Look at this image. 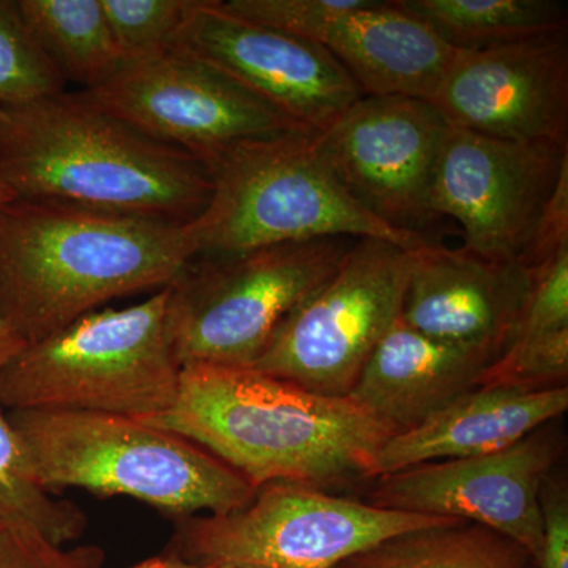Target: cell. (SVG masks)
Wrapping results in <instances>:
<instances>
[{"mask_svg":"<svg viewBox=\"0 0 568 568\" xmlns=\"http://www.w3.org/2000/svg\"><path fill=\"white\" fill-rule=\"evenodd\" d=\"M193 257L186 224L14 197L0 205V313L31 345L112 298L159 293Z\"/></svg>","mask_w":568,"mask_h":568,"instance_id":"cell-1","label":"cell"},{"mask_svg":"<svg viewBox=\"0 0 568 568\" xmlns=\"http://www.w3.org/2000/svg\"><path fill=\"white\" fill-rule=\"evenodd\" d=\"M3 111L0 182L14 197L181 224L211 201L207 163L123 121L89 92Z\"/></svg>","mask_w":568,"mask_h":568,"instance_id":"cell-2","label":"cell"},{"mask_svg":"<svg viewBox=\"0 0 568 568\" xmlns=\"http://www.w3.org/2000/svg\"><path fill=\"white\" fill-rule=\"evenodd\" d=\"M144 422L203 447L254 489L372 477L377 450L392 436L349 398L260 369L207 364L183 365L173 407Z\"/></svg>","mask_w":568,"mask_h":568,"instance_id":"cell-3","label":"cell"},{"mask_svg":"<svg viewBox=\"0 0 568 568\" xmlns=\"http://www.w3.org/2000/svg\"><path fill=\"white\" fill-rule=\"evenodd\" d=\"M44 491L129 496L175 519L245 507L256 489L203 447L166 429L111 414L7 413Z\"/></svg>","mask_w":568,"mask_h":568,"instance_id":"cell-4","label":"cell"},{"mask_svg":"<svg viewBox=\"0 0 568 568\" xmlns=\"http://www.w3.org/2000/svg\"><path fill=\"white\" fill-rule=\"evenodd\" d=\"M181 373L164 287L138 305L95 310L26 346L0 372V409L151 420L173 407Z\"/></svg>","mask_w":568,"mask_h":568,"instance_id":"cell-5","label":"cell"},{"mask_svg":"<svg viewBox=\"0 0 568 568\" xmlns=\"http://www.w3.org/2000/svg\"><path fill=\"white\" fill-rule=\"evenodd\" d=\"M315 132L250 141L209 160L212 196L186 224L194 257L323 237L381 239L403 248L429 244L369 215L336 181Z\"/></svg>","mask_w":568,"mask_h":568,"instance_id":"cell-6","label":"cell"},{"mask_svg":"<svg viewBox=\"0 0 568 568\" xmlns=\"http://www.w3.org/2000/svg\"><path fill=\"white\" fill-rule=\"evenodd\" d=\"M349 237H323L196 256L168 291V328L181 365L252 368L280 324L332 275Z\"/></svg>","mask_w":568,"mask_h":568,"instance_id":"cell-7","label":"cell"},{"mask_svg":"<svg viewBox=\"0 0 568 568\" xmlns=\"http://www.w3.org/2000/svg\"><path fill=\"white\" fill-rule=\"evenodd\" d=\"M457 523L271 481L230 514L175 519L166 552L200 566L338 568L388 538Z\"/></svg>","mask_w":568,"mask_h":568,"instance_id":"cell-8","label":"cell"},{"mask_svg":"<svg viewBox=\"0 0 568 568\" xmlns=\"http://www.w3.org/2000/svg\"><path fill=\"white\" fill-rule=\"evenodd\" d=\"M410 263V250L394 242L355 239L335 274L280 324L252 368L347 398L402 315Z\"/></svg>","mask_w":568,"mask_h":568,"instance_id":"cell-9","label":"cell"},{"mask_svg":"<svg viewBox=\"0 0 568 568\" xmlns=\"http://www.w3.org/2000/svg\"><path fill=\"white\" fill-rule=\"evenodd\" d=\"M89 93L123 121L205 163L244 142L312 132L226 71L179 48L123 65Z\"/></svg>","mask_w":568,"mask_h":568,"instance_id":"cell-10","label":"cell"},{"mask_svg":"<svg viewBox=\"0 0 568 568\" xmlns=\"http://www.w3.org/2000/svg\"><path fill=\"white\" fill-rule=\"evenodd\" d=\"M450 130L425 100L364 95L315 142L355 203L392 230L425 235L439 219L433 196Z\"/></svg>","mask_w":568,"mask_h":568,"instance_id":"cell-11","label":"cell"},{"mask_svg":"<svg viewBox=\"0 0 568 568\" xmlns=\"http://www.w3.org/2000/svg\"><path fill=\"white\" fill-rule=\"evenodd\" d=\"M566 164L568 144L496 140L452 126L433 207L462 224L467 252L519 263Z\"/></svg>","mask_w":568,"mask_h":568,"instance_id":"cell-12","label":"cell"},{"mask_svg":"<svg viewBox=\"0 0 568 568\" xmlns=\"http://www.w3.org/2000/svg\"><path fill=\"white\" fill-rule=\"evenodd\" d=\"M558 454L548 433L534 432L495 454L425 463L379 477L369 504L473 523L537 560L541 488Z\"/></svg>","mask_w":568,"mask_h":568,"instance_id":"cell-13","label":"cell"},{"mask_svg":"<svg viewBox=\"0 0 568 568\" xmlns=\"http://www.w3.org/2000/svg\"><path fill=\"white\" fill-rule=\"evenodd\" d=\"M432 103L455 129L568 144L567 29L462 51Z\"/></svg>","mask_w":568,"mask_h":568,"instance_id":"cell-14","label":"cell"},{"mask_svg":"<svg viewBox=\"0 0 568 568\" xmlns=\"http://www.w3.org/2000/svg\"><path fill=\"white\" fill-rule=\"evenodd\" d=\"M173 48L226 71L315 133L364 97L323 44L235 18L220 0H197Z\"/></svg>","mask_w":568,"mask_h":568,"instance_id":"cell-15","label":"cell"},{"mask_svg":"<svg viewBox=\"0 0 568 568\" xmlns=\"http://www.w3.org/2000/svg\"><path fill=\"white\" fill-rule=\"evenodd\" d=\"M403 321L436 342L496 362L518 334L530 293V271L429 242L410 250Z\"/></svg>","mask_w":568,"mask_h":568,"instance_id":"cell-16","label":"cell"},{"mask_svg":"<svg viewBox=\"0 0 568 568\" xmlns=\"http://www.w3.org/2000/svg\"><path fill=\"white\" fill-rule=\"evenodd\" d=\"M567 407V386L541 390L478 386L416 428L388 437L377 450L372 477L425 463L495 454L562 416Z\"/></svg>","mask_w":568,"mask_h":568,"instance_id":"cell-17","label":"cell"},{"mask_svg":"<svg viewBox=\"0 0 568 568\" xmlns=\"http://www.w3.org/2000/svg\"><path fill=\"white\" fill-rule=\"evenodd\" d=\"M321 44L362 95L433 102L462 50L394 2L365 0L325 32Z\"/></svg>","mask_w":568,"mask_h":568,"instance_id":"cell-18","label":"cell"},{"mask_svg":"<svg viewBox=\"0 0 568 568\" xmlns=\"http://www.w3.org/2000/svg\"><path fill=\"white\" fill-rule=\"evenodd\" d=\"M488 366L484 358L436 342L398 317L369 355L347 398L396 435L416 428L480 386Z\"/></svg>","mask_w":568,"mask_h":568,"instance_id":"cell-19","label":"cell"},{"mask_svg":"<svg viewBox=\"0 0 568 568\" xmlns=\"http://www.w3.org/2000/svg\"><path fill=\"white\" fill-rule=\"evenodd\" d=\"M26 26L63 81L95 91L123 67L102 0H17Z\"/></svg>","mask_w":568,"mask_h":568,"instance_id":"cell-20","label":"cell"},{"mask_svg":"<svg viewBox=\"0 0 568 568\" xmlns=\"http://www.w3.org/2000/svg\"><path fill=\"white\" fill-rule=\"evenodd\" d=\"M447 44L484 50L566 31L567 6L558 0H395Z\"/></svg>","mask_w":568,"mask_h":568,"instance_id":"cell-21","label":"cell"},{"mask_svg":"<svg viewBox=\"0 0 568 568\" xmlns=\"http://www.w3.org/2000/svg\"><path fill=\"white\" fill-rule=\"evenodd\" d=\"M526 558L514 541L463 521L388 538L338 568H525Z\"/></svg>","mask_w":568,"mask_h":568,"instance_id":"cell-22","label":"cell"},{"mask_svg":"<svg viewBox=\"0 0 568 568\" xmlns=\"http://www.w3.org/2000/svg\"><path fill=\"white\" fill-rule=\"evenodd\" d=\"M85 526L80 507L55 499L37 484L20 436L0 409V529L37 534L65 547Z\"/></svg>","mask_w":568,"mask_h":568,"instance_id":"cell-23","label":"cell"},{"mask_svg":"<svg viewBox=\"0 0 568 568\" xmlns=\"http://www.w3.org/2000/svg\"><path fill=\"white\" fill-rule=\"evenodd\" d=\"M65 85L22 20L17 0H0V106L58 95Z\"/></svg>","mask_w":568,"mask_h":568,"instance_id":"cell-24","label":"cell"},{"mask_svg":"<svg viewBox=\"0 0 568 568\" xmlns=\"http://www.w3.org/2000/svg\"><path fill=\"white\" fill-rule=\"evenodd\" d=\"M197 0H102L123 65L171 50Z\"/></svg>","mask_w":568,"mask_h":568,"instance_id":"cell-25","label":"cell"},{"mask_svg":"<svg viewBox=\"0 0 568 568\" xmlns=\"http://www.w3.org/2000/svg\"><path fill=\"white\" fill-rule=\"evenodd\" d=\"M567 376L568 327L515 338L485 369L480 386L541 390L566 386Z\"/></svg>","mask_w":568,"mask_h":568,"instance_id":"cell-26","label":"cell"},{"mask_svg":"<svg viewBox=\"0 0 568 568\" xmlns=\"http://www.w3.org/2000/svg\"><path fill=\"white\" fill-rule=\"evenodd\" d=\"M365 0H220V9L253 24L320 43L332 24Z\"/></svg>","mask_w":568,"mask_h":568,"instance_id":"cell-27","label":"cell"},{"mask_svg":"<svg viewBox=\"0 0 568 568\" xmlns=\"http://www.w3.org/2000/svg\"><path fill=\"white\" fill-rule=\"evenodd\" d=\"M530 271V293L518 336L568 327V248Z\"/></svg>","mask_w":568,"mask_h":568,"instance_id":"cell-28","label":"cell"},{"mask_svg":"<svg viewBox=\"0 0 568 568\" xmlns=\"http://www.w3.org/2000/svg\"><path fill=\"white\" fill-rule=\"evenodd\" d=\"M99 547H55L31 532L0 529V568H103Z\"/></svg>","mask_w":568,"mask_h":568,"instance_id":"cell-29","label":"cell"},{"mask_svg":"<svg viewBox=\"0 0 568 568\" xmlns=\"http://www.w3.org/2000/svg\"><path fill=\"white\" fill-rule=\"evenodd\" d=\"M566 248H568V164L560 171L558 183L538 216L536 230L519 263L526 268H534Z\"/></svg>","mask_w":568,"mask_h":568,"instance_id":"cell-30","label":"cell"},{"mask_svg":"<svg viewBox=\"0 0 568 568\" xmlns=\"http://www.w3.org/2000/svg\"><path fill=\"white\" fill-rule=\"evenodd\" d=\"M548 481V480H547ZM541 544L537 562L541 568H568V503L560 489L541 488Z\"/></svg>","mask_w":568,"mask_h":568,"instance_id":"cell-31","label":"cell"},{"mask_svg":"<svg viewBox=\"0 0 568 568\" xmlns=\"http://www.w3.org/2000/svg\"><path fill=\"white\" fill-rule=\"evenodd\" d=\"M26 345L24 339L11 327L6 316L0 313V372L21 353Z\"/></svg>","mask_w":568,"mask_h":568,"instance_id":"cell-32","label":"cell"},{"mask_svg":"<svg viewBox=\"0 0 568 568\" xmlns=\"http://www.w3.org/2000/svg\"><path fill=\"white\" fill-rule=\"evenodd\" d=\"M129 568H234V567H222V566H200V564L186 562V560L175 558L173 555L153 556L141 562L134 564Z\"/></svg>","mask_w":568,"mask_h":568,"instance_id":"cell-33","label":"cell"},{"mask_svg":"<svg viewBox=\"0 0 568 568\" xmlns=\"http://www.w3.org/2000/svg\"><path fill=\"white\" fill-rule=\"evenodd\" d=\"M14 200V194L10 192V189H7L2 182H0V205L10 203V201Z\"/></svg>","mask_w":568,"mask_h":568,"instance_id":"cell-34","label":"cell"},{"mask_svg":"<svg viewBox=\"0 0 568 568\" xmlns=\"http://www.w3.org/2000/svg\"><path fill=\"white\" fill-rule=\"evenodd\" d=\"M3 119H6V111H3V108L0 106V126H2Z\"/></svg>","mask_w":568,"mask_h":568,"instance_id":"cell-35","label":"cell"}]
</instances>
